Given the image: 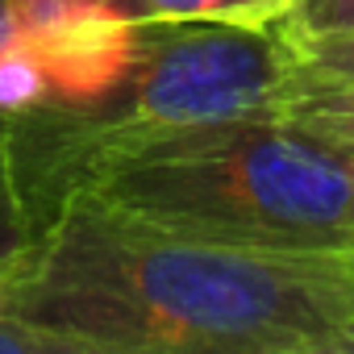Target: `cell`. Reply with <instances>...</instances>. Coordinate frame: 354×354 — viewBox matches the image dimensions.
<instances>
[{
  "instance_id": "obj_1",
  "label": "cell",
  "mask_w": 354,
  "mask_h": 354,
  "mask_svg": "<svg viewBox=\"0 0 354 354\" xmlns=\"http://www.w3.org/2000/svg\"><path fill=\"white\" fill-rule=\"evenodd\" d=\"M0 308L75 354H346L354 250L209 242L71 196L0 283Z\"/></svg>"
},
{
  "instance_id": "obj_2",
  "label": "cell",
  "mask_w": 354,
  "mask_h": 354,
  "mask_svg": "<svg viewBox=\"0 0 354 354\" xmlns=\"http://www.w3.org/2000/svg\"><path fill=\"white\" fill-rule=\"evenodd\" d=\"M75 196L209 242L350 250L354 146L283 117L192 125L104 150Z\"/></svg>"
},
{
  "instance_id": "obj_3",
  "label": "cell",
  "mask_w": 354,
  "mask_h": 354,
  "mask_svg": "<svg viewBox=\"0 0 354 354\" xmlns=\"http://www.w3.org/2000/svg\"><path fill=\"white\" fill-rule=\"evenodd\" d=\"M292 84L296 46L275 26L138 21L133 63L113 92L13 113V162L38 234L104 150L171 129L275 117Z\"/></svg>"
},
{
  "instance_id": "obj_4",
  "label": "cell",
  "mask_w": 354,
  "mask_h": 354,
  "mask_svg": "<svg viewBox=\"0 0 354 354\" xmlns=\"http://www.w3.org/2000/svg\"><path fill=\"white\" fill-rule=\"evenodd\" d=\"M13 42L38 63L50 100L88 104L121 84L138 50V21L113 0H9Z\"/></svg>"
},
{
  "instance_id": "obj_5",
  "label": "cell",
  "mask_w": 354,
  "mask_h": 354,
  "mask_svg": "<svg viewBox=\"0 0 354 354\" xmlns=\"http://www.w3.org/2000/svg\"><path fill=\"white\" fill-rule=\"evenodd\" d=\"M133 21H230V26H275L292 0H113Z\"/></svg>"
},
{
  "instance_id": "obj_6",
  "label": "cell",
  "mask_w": 354,
  "mask_h": 354,
  "mask_svg": "<svg viewBox=\"0 0 354 354\" xmlns=\"http://www.w3.org/2000/svg\"><path fill=\"white\" fill-rule=\"evenodd\" d=\"M34 238H38V225L30 217L17 162H13V113L0 109V283L17 271Z\"/></svg>"
},
{
  "instance_id": "obj_7",
  "label": "cell",
  "mask_w": 354,
  "mask_h": 354,
  "mask_svg": "<svg viewBox=\"0 0 354 354\" xmlns=\"http://www.w3.org/2000/svg\"><path fill=\"white\" fill-rule=\"evenodd\" d=\"M275 117L329 142L354 146V84H292Z\"/></svg>"
},
{
  "instance_id": "obj_8",
  "label": "cell",
  "mask_w": 354,
  "mask_h": 354,
  "mask_svg": "<svg viewBox=\"0 0 354 354\" xmlns=\"http://www.w3.org/2000/svg\"><path fill=\"white\" fill-rule=\"evenodd\" d=\"M275 30L292 46H304L329 34H354V0H292V9L275 21Z\"/></svg>"
},
{
  "instance_id": "obj_9",
  "label": "cell",
  "mask_w": 354,
  "mask_h": 354,
  "mask_svg": "<svg viewBox=\"0 0 354 354\" xmlns=\"http://www.w3.org/2000/svg\"><path fill=\"white\" fill-rule=\"evenodd\" d=\"M296 84H354V34L296 46Z\"/></svg>"
},
{
  "instance_id": "obj_10",
  "label": "cell",
  "mask_w": 354,
  "mask_h": 354,
  "mask_svg": "<svg viewBox=\"0 0 354 354\" xmlns=\"http://www.w3.org/2000/svg\"><path fill=\"white\" fill-rule=\"evenodd\" d=\"M42 100H50V88H46L38 63L17 42H9L5 50H0V109L21 113V109L42 104Z\"/></svg>"
},
{
  "instance_id": "obj_11",
  "label": "cell",
  "mask_w": 354,
  "mask_h": 354,
  "mask_svg": "<svg viewBox=\"0 0 354 354\" xmlns=\"http://www.w3.org/2000/svg\"><path fill=\"white\" fill-rule=\"evenodd\" d=\"M0 354H75V346L9 308H0Z\"/></svg>"
},
{
  "instance_id": "obj_12",
  "label": "cell",
  "mask_w": 354,
  "mask_h": 354,
  "mask_svg": "<svg viewBox=\"0 0 354 354\" xmlns=\"http://www.w3.org/2000/svg\"><path fill=\"white\" fill-rule=\"evenodd\" d=\"M13 42V5L9 0H0V50Z\"/></svg>"
},
{
  "instance_id": "obj_13",
  "label": "cell",
  "mask_w": 354,
  "mask_h": 354,
  "mask_svg": "<svg viewBox=\"0 0 354 354\" xmlns=\"http://www.w3.org/2000/svg\"><path fill=\"white\" fill-rule=\"evenodd\" d=\"M346 354H354V325H350V333H346Z\"/></svg>"
},
{
  "instance_id": "obj_14",
  "label": "cell",
  "mask_w": 354,
  "mask_h": 354,
  "mask_svg": "<svg viewBox=\"0 0 354 354\" xmlns=\"http://www.w3.org/2000/svg\"><path fill=\"white\" fill-rule=\"evenodd\" d=\"M350 250H354V230H350Z\"/></svg>"
}]
</instances>
